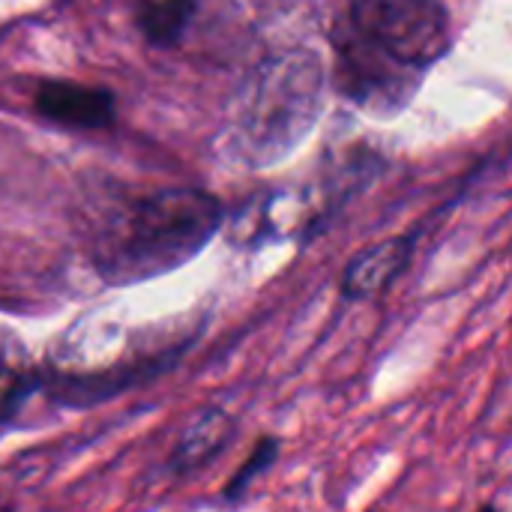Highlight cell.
Returning a JSON list of instances; mask_svg holds the SVG:
<instances>
[{"mask_svg": "<svg viewBox=\"0 0 512 512\" xmlns=\"http://www.w3.org/2000/svg\"><path fill=\"white\" fill-rule=\"evenodd\" d=\"M39 387V375L15 366L9 357L0 354V420H9L18 414V408L24 405V399Z\"/></svg>", "mask_w": 512, "mask_h": 512, "instance_id": "cell-10", "label": "cell"}, {"mask_svg": "<svg viewBox=\"0 0 512 512\" xmlns=\"http://www.w3.org/2000/svg\"><path fill=\"white\" fill-rule=\"evenodd\" d=\"M348 24L417 72L450 48L444 0H348Z\"/></svg>", "mask_w": 512, "mask_h": 512, "instance_id": "cell-3", "label": "cell"}, {"mask_svg": "<svg viewBox=\"0 0 512 512\" xmlns=\"http://www.w3.org/2000/svg\"><path fill=\"white\" fill-rule=\"evenodd\" d=\"M231 417L219 408L207 411L204 417H198L186 432L183 438L177 441L174 447V456H171V471L177 474H186V471H195L201 465H207L231 438Z\"/></svg>", "mask_w": 512, "mask_h": 512, "instance_id": "cell-7", "label": "cell"}, {"mask_svg": "<svg viewBox=\"0 0 512 512\" xmlns=\"http://www.w3.org/2000/svg\"><path fill=\"white\" fill-rule=\"evenodd\" d=\"M333 45H336V84L348 99L378 114H393L405 108V102L411 99L420 81L417 69L399 63L393 54L369 42L363 33H357L348 24V18L336 21Z\"/></svg>", "mask_w": 512, "mask_h": 512, "instance_id": "cell-4", "label": "cell"}, {"mask_svg": "<svg viewBox=\"0 0 512 512\" xmlns=\"http://www.w3.org/2000/svg\"><path fill=\"white\" fill-rule=\"evenodd\" d=\"M3 512H12V510H3Z\"/></svg>", "mask_w": 512, "mask_h": 512, "instance_id": "cell-12", "label": "cell"}, {"mask_svg": "<svg viewBox=\"0 0 512 512\" xmlns=\"http://www.w3.org/2000/svg\"><path fill=\"white\" fill-rule=\"evenodd\" d=\"M195 0H141L138 3V27L144 39L156 48H171L183 39L192 15Z\"/></svg>", "mask_w": 512, "mask_h": 512, "instance_id": "cell-8", "label": "cell"}, {"mask_svg": "<svg viewBox=\"0 0 512 512\" xmlns=\"http://www.w3.org/2000/svg\"><path fill=\"white\" fill-rule=\"evenodd\" d=\"M36 111L69 129H108L117 120L114 93L78 81H42L36 87Z\"/></svg>", "mask_w": 512, "mask_h": 512, "instance_id": "cell-5", "label": "cell"}, {"mask_svg": "<svg viewBox=\"0 0 512 512\" xmlns=\"http://www.w3.org/2000/svg\"><path fill=\"white\" fill-rule=\"evenodd\" d=\"M477 512H501V510H498L495 504H483V507H480V510H477Z\"/></svg>", "mask_w": 512, "mask_h": 512, "instance_id": "cell-11", "label": "cell"}, {"mask_svg": "<svg viewBox=\"0 0 512 512\" xmlns=\"http://www.w3.org/2000/svg\"><path fill=\"white\" fill-rule=\"evenodd\" d=\"M279 438H261L258 444H255V450L249 453V459L237 468V474L225 483V492H222V498L225 501H240L246 492H249V486L258 480V477H264L273 465H276V459H279Z\"/></svg>", "mask_w": 512, "mask_h": 512, "instance_id": "cell-9", "label": "cell"}, {"mask_svg": "<svg viewBox=\"0 0 512 512\" xmlns=\"http://www.w3.org/2000/svg\"><path fill=\"white\" fill-rule=\"evenodd\" d=\"M324 72L315 54L288 51L258 66L243 90L237 141L246 159L273 162L294 150L318 120Z\"/></svg>", "mask_w": 512, "mask_h": 512, "instance_id": "cell-2", "label": "cell"}, {"mask_svg": "<svg viewBox=\"0 0 512 512\" xmlns=\"http://www.w3.org/2000/svg\"><path fill=\"white\" fill-rule=\"evenodd\" d=\"M222 222V204L204 189H162L114 219L96 246L108 282H141L195 258Z\"/></svg>", "mask_w": 512, "mask_h": 512, "instance_id": "cell-1", "label": "cell"}, {"mask_svg": "<svg viewBox=\"0 0 512 512\" xmlns=\"http://www.w3.org/2000/svg\"><path fill=\"white\" fill-rule=\"evenodd\" d=\"M414 237H387L360 255H354L342 273V297L345 300H369L387 291L414 258Z\"/></svg>", "mask_w": 512, "mask_h": 512, "instance_id": "cell-6", "label": "cell"}]
</instances>
